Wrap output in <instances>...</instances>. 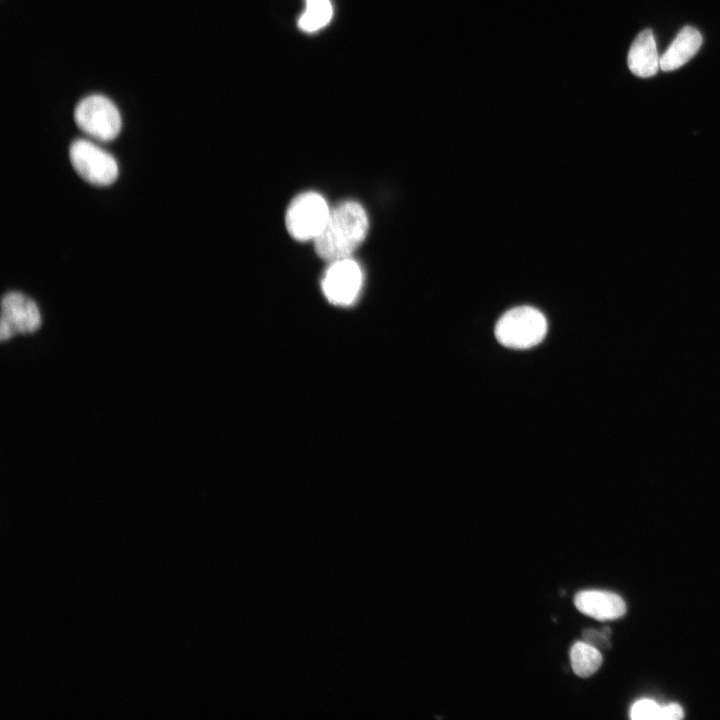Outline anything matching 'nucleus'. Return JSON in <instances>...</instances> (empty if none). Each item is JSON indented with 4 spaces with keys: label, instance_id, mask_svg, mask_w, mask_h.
I'll use <instances>...</instances> for the list:
<instances>
[{
    "label": "nucleus",
    "instance_id": "nucleus-1",
    "mask_svg": "<svg viewBox=\"0 0 720 720\" xmlns=\"http://www.w3.org/2000/svg\"><path fill=\"white\" fill-rule=\"evenodd\" d=\"M368 218L355 201H344L330 210L319 235L313 240L317 255L330 262L348 258L365 239Z\"/></svg>",
    "mask_w": 720,
    "mask_h": 720
},
{
    "label": "nucleus",
    "instance_id": "nucleus-2",
    "mask_svg": "<svg viewBox=\"0 0 720 720\" xmlns=\"http://www.w3.org/2000/svg\"><path fill=\"white\" fill-rule=\"evenodd\" d=\"M547 332L545 316L531 306H518L504 313L496 323L498 342L512 349H527L539 344Z\"/></svg>",
    "mask_w": 720,
    "mask_h": 720
},
{
    "label": "nucleus",
    "instance_id": "nucleus-3",
    "mask_svg": "<svg viewBox=\"0 0 720 720\" xmlns=\"http://www.w3.org/2000/svg\"><path fill=\"white\" fill-rule=\"evenodd\" d=\"M74 120L85 134L104 142L115 139L122 127L118 108L108 97L100 94L81 99L75 107Z\"/></svg>",
    "mask_w": 720,
    "mask_h": 720
},
{
    "label": "nucleus",
    "instance_id": "nucleus-4",
    "mask_svg": "<svg viewBox=\"0 0 720 720\" xmlns=\"http://www.w3.org/2000/svg\"><path fill=\"white\" fill-rule=\"evenodd\" d=\"M330 209L325 199L316 192H304L296 196L288 206L285 224L295 240H314L322 231Z\"/></svg>",
    "mask_w": 720,
    "mask_h": 720
},
{
    "label": "nucleus",
    "instance_id": "nucleus-5",
    "mask_svg": "<svg viewBox=\"0 0 720 720\" xmlns=\"http://www.w3.org/2000/svg\"><path fill=\"white\" fill-rule=\"evenodd\" d=\"M69 157L77 174L92 185L107 186L118 177V165L114 157L88 140L73 141Z\"/></svg>",
    "mask_w": 720,
    "mask_h": 720
},
{
    "label": "nucleus",
    "instance_id": "nucleus-6",
    "mask_svg": "<svg viewBox=\"0 0 720 720\" xmlns=\"http://www.w3.org/2000/svg\"><path fill=\"white\" fill-rule=\"evenodd\" d=\"M363 281L360 266L352 258L330 262L322 278V290L335 305L347 306L357 298Z\"/></svg>",
    "mask_w": 720,
    "mask_h": 720
},
{
    "label": "nucleus",
    "instance_id": "nucleus-7",
    "mask_svg": "<svg viewBox=\"0 0 720 720\" xmlns=\"http://www.w3.org/2000/svg\"><path fill=\"white\" fill-rule=\"evenodd\" d=\"M41 325L36 303L23 293L12 291L1 300L0 339L8 340L15 334H30Z\"/></svg>",
    "mask_w": 720,
    "mask_h": 720
},
{
    "label": "nucleus",
    "instance_id": "nucleus-8",
    "mask_svg": "<svg viewBox=\"0 0 720 720\" xmlns=\"http://www.w3.org/2000/svg\"><path fill=\"white\" fill-rule=\"evenodd\" d=\"M576 608L597 620H614L626 613V604L618 594L603 590H584L574 597Z\"/></svg>",
    "mask_w": 720,
    "mask_h": 720
},
{
    "label": "nucleus",
    "instance_id": "nucleus-9",
    "mask_svg": "<svg viewBox=\"0 0 720 720\" xmlns=\"http://www.w3.org/2000/svg\"><path fill=\"white\" fill-rule=\"evenodd\" d=\"M627 63L630 71L639 77H650L660 67L656 42L651 29L640 32L632 43Z\"/></svg>",
    "mask_w": 720,
    "mask_h": 720
},
{
    "label": "nucleus",
    "instance_id": "nucleus-10",
    "mask_svg": "<svg viewBox=\"0 0 720 720\" xmlns=\"http://www.w3.org/2000/svg\"><path fill=\"white\" fill-rule=\"evenodd\" d=\"M702 41V36L696 28L683 27L660 57V68L667 72L683 66L698 52Z\"/></svg>",
    "mask_w": 720,
    "mask_h": 720
},
{
    "label": "nucleus",
    "instance_id": "nucleus-11",
    "mask_svg": "<svg viewBox=\"0 0 720 720\" xmlns=\"http://www.w3.org/2000/svg\"><path fill=\"white\" fill-rule=\"evenodd\" d=\"M570 661L573 672L586 678L601 667L603 658L599 649L585 641H577L571 647Z\"/></svg>",
    "mask_w": 720,
    "mask_h": 720
},
{
    "label": "nucleus",
    "instance_id": "nucleus-12",
    "mask_svg": "<svg viewBox=\"0 0 720 720\" xmlns=\"http://www.w3.org/2000/svg\"><path fill=\"white\" fill-rule=\"evenodd\" d=\"M329 0H306V10L299 19V27L306 32H314L325 26L332 17Z\"/></svg>",
    "mask_w": 720,
    "mask_h": 720
},
{
    "label": "nucleus",
    "instance_id": "nucleus-13",
    "mask_svg": "<svg viewBox=\"0 0 720 720\" xmlns=\"http://www.w3.org/2000/svg\"><path fill=\"white\" fill-rule=\"evenodd\" d=\"M662 706L651 699L636 701L630 709V718L634 720H661Z\"/></svg>",
    "mask_w": 720,
    "mask_h": 720
},
{
    "label": "nucleus",
    "instance_id": "nucleus-14",
    "mask_svg": "<svg viewBox=\"0 0 720 720\" xmlns=\"http://www.w3.org/2000/svg\"><path fill=\"white\" fill-rule=\"evenodd\" d=\"M583 641L587 642L588 644L594 646L597 649H603L607 650L610 648L611 644L609 642V638L605 636L602 631H597L595 629H586L582 633Z\"/></svg>",
    "mask_w": 720,
    "mask_h": 720
},
{
    "label": "nucleus",
    "instance_id": "nucleus-15",
    "mask_svg": "<svg viewBox=\"0 0 720 720\" xmlns=\"http://www.w3.org/2000/svg\"><path fill=\"white\" fill-rule=\"evenodd\" d=\"M684 717L683 708L677 703L662 706L661 720H679Z\"/></svg>",
    "mask_w": 720,
    "mask_h": 720
},
{
    "label": "nucleus",
    "instance_id": "nucleus-16",
    "mask_svg": "<svg viewBox=\"0 0 720 720\" xmlns=\"http://www.w3.org/2000/svg\"><path fill=\"white\" fill-rule=\"evenodd\" d=\"M601 631H602V633H603L605 636H607L608 638L610 637V635H611V629H610L609 627H603V628L601 629Z\"/></svg>",
    "mask_w": 720,
    "mask_h": 720
}]
</instances>
